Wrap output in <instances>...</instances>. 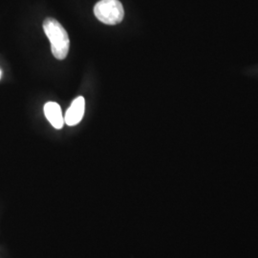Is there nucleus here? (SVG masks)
<instances>
[{
    "label": "nucleus",
    "instance_id": "5",
    "mask_svg": "<svg viewBox=\"0 0 258 258\" xmlns=\"http://www.w3.org/2000/svg\"><path fill=\"white\" fill-rule=\"evenodd\" d=\"M0 78H1V71H0Z\"/></svg>",
    "mask_w": 258,
    "mask_h": 258
},
{
    "label": "nucleus",
    "instance_id": "2",
    "mask_svg": "<svg viewBox=\"0 0 258 258\" xmlns=\"http://www.w3.org/2000/svg\"><path fill=\"white\" fill-rule=\"evenodd\" d=\"M94 14L102 23L115 25L123 19L124 10L119 0H101L95 5Z\"/></svg>",
    "mask_w": 258,
    "mask_h": 258
},
{
    "label": "nucleus",
    "instance_id": "4",
    "mask_svg": "<svg viewBox=\"0 0 258 258\" xmlns=\"http://www.w3.org/2000/svg\"><path fill=\"white\" fill-rule=\"evenodd\" d=\"M44 114L47 120L56 129H61L64 124V118L60 106L54 102H47L44 105Z\"/></svg>",
    "mask_w": 258,
    "mask_h": 258
},
{
    "label": "nucleus",
    "instance_id": "1",
    "mask_svg": "<svg viewBox=\"0 0 258 258\" xmlns=\"http://www.w3.org/2000/svg\"><path fill=\"white\" fill-rule=\"evenodd\" d=\"M43 29L51 42L52 53L54 56L60 60L64 59L70 46V40L66 30L57 20L51 18L45 19Z\"/></svg>",
    "mask_w": 258,
    "mask_h": 258
},
{
    "label": "nucleus",
    "instance_id": "3",
    "mask_svg": "<svg viewBox=\"0 0 258 258\" xmlns=\"http://www.w3.org/2000/svg\"><path fill=\"white\" fill-rule=\"evenodd\" d=\"M85 108V101L83 97H78L74 102H72L71 106L65 114L64 122L69 125L73 126L78 124L83 120V114Z\"/></svg>",
    "mask_w": 258,
    "mask_h": 258
}]
</instances>
